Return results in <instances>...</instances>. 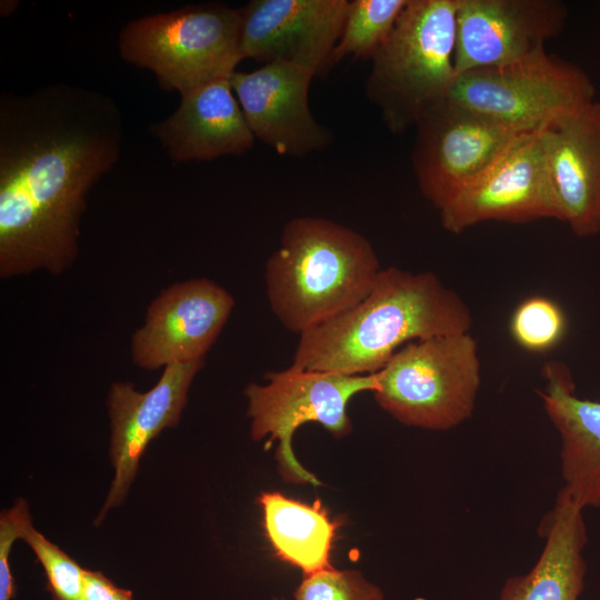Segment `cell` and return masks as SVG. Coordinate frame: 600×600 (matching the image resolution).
I'll return each mask as SVG.
<instances>
[{"label": "cell", "mask_w": 600, "mask_h": 600, "mask_svg": "<svg viewBox=\"0 0 600 600\" xmlns=\"http://www.w3.org/2000/svg\"><path fill=\"white\" fill-rule=\"evenodd\" d=\"M80 600H133L129 590L117 587L103 573L84 569Z\"/></svg>", "instance_id": "cell-26"}, {"label": "cell", "mask_w": 600, "mask_h": 600, "mask_svg": "<svg viewBox=\"0 0 600 600\" xmlns=\"http://www.w3.org/2000/svg\"><path fill=\"white\" fill-rule=\"evenodd\" d=\"M542 373L546 384L539 397L561 440V491L583 511L600 508V401L576 394L562 362H547Z\"/></svg>", "instance_id": "cell-17"}, {"label": "cell", "mask_w": 600, "mask_h": 600, "mask_svg": "<svg viewBox=\"0 0 600 600\" xmlns=\"http://www.w3.org/2000/svg\"><path fill=\"white\" fill-rule=\"evenodd\" d=\"M259 503L278 557L300 568L304 577L332 569L329 559L337 526L319 501L307 504L279 492H263Z\"/></svg>", "instance_id": "cell-20"}, {"label": "cell", "mask_w": 600, "mask_h": 600, "mask_svg": "<svg viewBox=\"0 0 600 600\" xmlns=\"http://www.w3.org/2000/svg\"><path fill=\"white\" fill-rule=\"evenodd\" d=\"M31 522L29 506L24 499H17L10 509L0 516V600L14 597L16 587L10 570V553L16 540L22 538L26 527Z\"/></svg>", "instance_id": "cell-25"}, {"label": "cell", "mask_w": 600, "mask_h": 600, "mask_svg": "<svg viewBox=\"0 0 600 600\" xmlns=\"http://www.w3.org/2000/svg\"><path fill=\"white\" fill-rule=\"evenodd\" d=\"M239 31V9L189 4L128 22L119 33V52L128 63L150 70L163 90L182 96L236 72L242 60Z\"/></svg>", "instance_id": "cell-5"}, {"label": "cell", "mask_w": 600, "mask_h": 600, "mask_svg": "<svg viewBox=\"0 0 600 600\" xmlns=\"http://www.w3.org/2000/svg\"><path fill=\"white\" fill-rule=\"evenodd\" d=\"M540 130L519 134L439 209L441 224L447 231L459 234L484 221H560Z\"/></svg>", "instance_id": "cell-9"}, {"label": "cell", "mask_w": 600, "mask_h": 600, "mask_svg": "<svg viewBox=\"0 0 600 600\" xmlns=\"http://www.w3.org/2000/svg\"><path fill=\"white\" fill-rule=\"evenodd\" d=\"M560 221L578 238L600 233V100L540 130Z\"/></svg>", "instance_id": "cell-16"}, {"label": "cell", "mask_w": 600, "mask_h": 600, "mask_svg": "<svg viewBox=\"0 0 600 600\" xmlns=\"http://www.w3.org/2000/svg\"><path fill=\"white\" fill-rule=\"evenodd\" d=\"M380 271L373 247L359 232L329 219L297 217L267 261V298L280 323L300 336L360 303Z\"/></svg>", "instance_id": "cell-3"}, {"label": "cell", "mask_w": 600, "mask_h": 600, "mask_svg": "<svg viewBox=\"0 0 600 600\" xmlns=\"http://www.w3.org/2000/svg\"><path fill=\"white\" fill-rule=\"evenodd\" d=\"M458 0H408L366 82L386 127L399 134L449 100Z\"/></svg>", "instance_id": "cell-4"}, {"label": "cell", "mask_w": 600, "mask_h": 600, "mask_svg": "<svg viewBox=\"0 0 600 600\" xmlns=\"http://www.w3.org/2000/svg\"><path fill=\"white\" fill-rule=\"evenodd\" d=\"M203 366L204 359L168 364L156 386L147 392L137 391L129 381H114L111 384L107 403L114 477L96 524L104 519L109 510L123 502L150 441L162 430L179 423L188 402L189 388Z\"/></svg>", "instance_id": "cell-14"}, {"label": "cell", "mask_w": 600, "mask_h": 600, "mask_svg": "<svg viewBox=\"0 0 600 600\" xmlns=\"http://www.w3.org/2000/svg\"><path fill=\"white\" fill-rule=\"evenodd\" d=\"M542 551L524 574L506 580L499 600H579L584 589L588 532L583 510L559 491L540 524Z\"/></svg>", "instance_id": "cell-19"}, {"label": "cell", "mask_w": 600, "mask_h": 600, "mask_svg": "<svg viewBox=\"0 0 600 600\" xmlns=\"http://www.w3.org/2000/svg\"><path fill=\"white\" fill-rule=\"evenodd\" d=\"M234 307V298L207 278L172 283L149 304L131 340L133 363L156 370L204 359Z\"/></svg>", "instance_id": "cell-12"}, {"label": "cell", "mask_w": 600, "mask_h": 600, "mask_svg": "<svg viewBox=\"0 0 600 600\" xmlns=\"http://www.w3.org/2000/svg\"><path fill=\"white\" fill-rule=\"evenodd\" d=\"M472 322L468 304L433 272L390 267L354 308L299 336L292 366L372 374L407 343L470 332Z\"/></svg>", "instance_id": "cell-2"}, {"label": "cell", "mask_w": 600, "mask_h": 600, "mask_svg": "<svg viewBox=\"0 0 600 600\" xmlns=\"http://www.w3.org/2000/svg\"><path fill=\"white\" fill-rule=\"evenodd\" d=\"M600 3V2H599ZM600 6V4H599Z\"/></svg>", "instance_id": "cell-27"}, {"label": "cell", "mask_w": 600, "mask_h": 600, "mask_svg": "<svg viewBox=\"0 0 600 600\" xmlns=\"http://www.w3.org/2000/svg\"><path fill=\"white\" fill-rule=\"evenodd\" d=\"M313 78L308 69L280 61L230 77L254 139L287 157H303L329 146L332 136L309 107Z\"/></svg>", "instance_id": "cell-15"}, {"label": "cell", "mask_w": 600, "mask_h": 600, "mask_svg": "<svg viewBox=\"0 0 600 600\" xmlns=\"http://www.w3.org/2000/svg\"><path fill=\"white\" fill-rule=\"evenodd\" d=\"M181 97L177 110L151 128L174 162L242 154L254 142L230 78L213 81Z\"/></svg>", "instance_id": "cell-18"}, {"label": "cell", "mask_w": 600, "mask_h": 600, "mask_svg": "<svg viewBox=\"0 0 600 600\" xmlns=\"http://www.w3.org/2000/svg\"><path fill=\"white\" fill-rule=\"evenodd\" d=\"M408 0H352L340 39L332 53L333 64L353 56L372 59L390 36Z\"/></svg>", "instance_id": "cell-21"}, {"label": "cell", "mask_w": 600, "mask_h": 600, "mask_svg": "<svg viewBox=\"0 0 600 600\" xmlns=\"http://www.w3.org/2000/svg\"><path fill=\"white\" fill-rule=\"evenodd\" d=\"M569 16L560 0H458L454 67L463 72L511 63L544 49Z\"/></svg>", "instance_id": "cell-13"}, {"label": "cell", "mask_w": 600, "mask_h": 600, "mask_svg": "<svg viewBox=\"0 0 600 600\" xmlns=\"http://www.w3.org/2000/svg\"><path fill=\"white\" fill-rule=\"evenodd\" d=\"M509 330L519 347L532 353H543L561 342L567 331V319L556 301L532 296L517 306Z\"/></svg>", "instance_id": "cell-22"}, {"label": "cell", "mask_w": 600, "mask_h": 600, "mask_svg": "<svg viewBox=\"0 0 600 600\" xmlns=\"http://www.w3.org/2000/svg\"><path fill=\"white\" fill-rule=\"evenodd\" d=\"M349 0H252L239 8L241 59L288 62L324 77Z\"/></svg>", "instance_id": "cell-11"}, {"label": "cell", "mask_w": 600, "mask_h": 600, "mask_svg": "<svg viewBox=\"0 0 600 600\" xmlns=\"http://www.w3.org/2000/svg\"><path fill=\"white\" fill-rule=\"evenodd\" d=\"M594 99L589 76L544 49L511 63L458 74L449 96L516 133L537 131Z\"/></svg>", "instance_id": "cell-8"}, {"label": "cell", "mask_w": 600, "mask_h": 600, "mask_svg": "<svg viewBox=\"0 0 600 600\" xmlns=\"http://www.w3.org/2000/svg\"><path fill=\"white\" fill-rule=\"evenodd\" d=\"M123 122L107 94L68 83L0 97V277L61 274L79 252L91 188L117 163Z\"/></svg>", "instance_id": "cell-1"}, {"label": "cell", "mask_w": 600, "mask_h": 600, "mask_svg": "<svg viewBox=\"0 0 600 600\" xmlns=\"http://www.w3.org/2000/svg\"><path fill=\"white\" fill-rule=\"evenodd\" d=\"M416 129L412 168L420 192L438 210L521 134L450 100Z\"/></svg>", "instance_id": "cell-10"}, {"label": "cell", "mask_w": 600, "mask_h": 600, "mask_svg": "<svg viewBox=\"0 0 600 600\" xmlns=\"http://www.w3.org/2000/svg\"><path fill=\"white\" fill-rule=\"evenodd\" d=\"M21 539L30 546L42 564L52 599L80 600L84 569L46 539L31 522L26 527Z\"/></svg>", "instance_id": "cell-23"}, {"label": "cell", "mask_w": 600, "mask_h": 600, "mask_svg": "<svg viewBox=\"0 0 600 600\" xmlns=\"http://www.w3.org/2000/svg\"><path fill=\"white\" fill-rule=\"evenodd\" d=\"M377 374L374 399L393 419L447 431L473 413L481 386L478 343L470 332L412 341Z\"/></svg>", "instance_id": "cell-6"}, {"label": "cell", "mask_w": 600, "mask_h": 600, "mask_svg": "<svg viewBox=\"0 0 600 600\" xmlns=\"http://www.w3.org/2000/svg\"><path fill=\"white\" fill-rule=\"evenodd\" d=\"M294 600H384V597L359 571L332 568L304 577Z\"/></svg>", "instance_id": "cell-24"}, {"label": "cell", "mask_w": 600, "mask_h": 600, "mask_svg": "<svg viewBox=\"0 0 600 600\" xmlns=\"http://www.w3.org/2000/svg\"><path fill=\"white\" fill-rule=\"evenodd\" d=\"M267 383H250L244 389L248 399L252 439L267 438V448L278 441L276 459L284 481L293 483L321 482L294 457L292 437L304 423L317 422L336 438L352 431L347 407L363 391L373 392L378 374H343L290 366L269 372Z\"/></svg>", "instance_id": "cell-7"}]
</instances>
